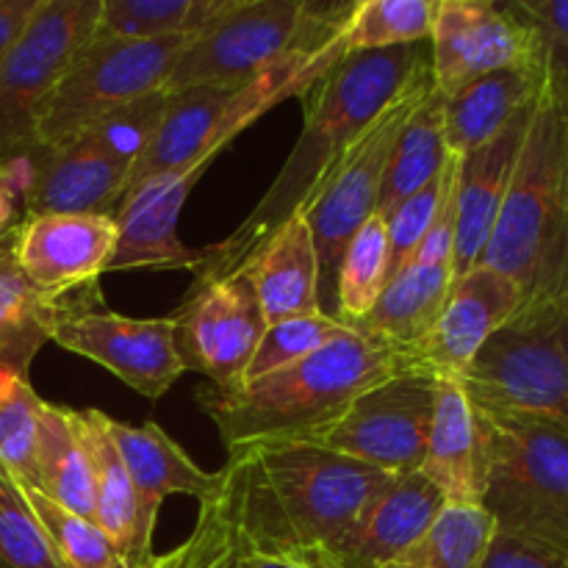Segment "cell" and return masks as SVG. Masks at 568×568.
Masks as SVG:
<instances>
[{
  "label": "cell",
  "instance_id": "29",
  "mask_svg": "<svg viewBox=\"0 0 568 568\" xmlns=\"http://www.w3.org/2000/svg\"><path fill=\"white\" fill-rule=\"evenodd\" d=\"M447 131H444V92L436 83L422 94L416 109L399 128L397 142L383 172L381 197L375 214L388 216L408 194L430 183L449 161Z\"/></svg>",
  "mask_w": 568,
  "mask_h": 568
},
{
  "label": "cell",
  "instance_id": "27",
  "mask_svg": "<svg viewBox=\"0 0 568 568\" xmlns=\"http://www.w3.org/2000/svg\"><path fill=\"white\" fill-rule=\"evenodd\" d=\"M453 281V264H408L383 286L369 314L347 327L408 353L436 325Z\"/></svg>",
  "mask_w": 568,
  "mask_h": 568
},
{
  "label": "cell",
  "instance_id": "26",
  "mask_svg": "<svg viewBox=\"0 0 568 568\" xmlns=\"http://www.w3.org/2000/svg\"><path fill=\"white\" fill-rule=\"evenodd\" d=\"M83 438L94 471V525L109 536L125 568H148L155 558L139 530V497L120 449L105 427V414L81 410Z\"/></svg>",
  "mask_w": 568,
  "mask_h": 568
},
{
  "label": "cell",
  "instance_id": "23",
  "mask_svg": "<svg viewBox=\"0 0 568 568\" xmlns=\"http://www.w3.org/2000/svg\"><path fill=\"white\" fill-rule=\"evenodd\" d=\"M111 438L120 449L125 469L131 475L133 488L139 497V530L144 544L153 547L155 519H159L161 503L172 494L186 497H209L220 483V471H205L161 430L155 422L131 427L105 416Z\"/></svg>",
  "mask_w": 568,
  "mask_h": 568
},
{
  "label": "cell",
  "instance_id": "47",
  "mask_svg": "<svg viewBox=\"0 0 568 568\" xmlns=\"http://www.w3.org/2000/svg\"><path fill=\"white\" fill-rule=\"evenodd\" d=\"M566 105H568V100H566Z\"/></svg>",
  "mask_w": 568,
  "mask_h": 568
},
{
  "label": "cell",
  "instance_id": "16",
  "mask_svg": "<svg viewBox=\"0 0 568 568\" xmlns=\"http://www.w3.org/2000/svg\"><path fill=\"white\" fill-rule=\"evenodd\" d=\"M427 44L433 83L444 94L488 72L541 64L536 33L508 6L486 0H442Z\"/></svg>",
  "mask_w": 568,
  "mask_h": 568
},
{
  "label": "cell",
  "instance_id": "20",
  "mask_svg": "<svg viewBox=\"0 0 568 568\" xmlns=\"http://www.w3.org/2000/svg\"><path fill=\"white\" fill-rule=\"evenodd\" d=\"M444 505V494L422 471L397 475L311 568H383L433 525Z\"/></svg>",
  "mask_w": 568,
  "mask_h": 568
},
{
  "label": "cell",
  "instance_id": "7",
  "mask_svg": "<svg viewBox=\"0 0 568 568\" xmlns=\"http://www.w3.org/2000/svg\"><path fill=\"white\" fill-rule=\"evenodd\" d=\"M170 94L150 92L89 128L61 150L33 153V178L26 194L28 214L114 216L133 166L148 150Z\"/></svg>",
  "mask_w": 568,
  "mask_h": 568
},
{
  "label": "cell",
  "instance_id": "46",
  "mask_svg": "<svg viewBox=\"0 0 568 568\" xmlns=\"http://www.w3.org/2000/svg\"><path fill=\"white\" fill-rule=\"evenodd\" d=\"M486 3H499V6H505V3H510V0H486Z\"/></svg>",
  "mask_w": 568,
  "mask_h": 568
},
{
  "label": "cell",
  "instance_id": "8",
  "mask_svg": "<svg viewBox=\"0 0 568 568\" xmlns=\"http://www.w3.org/2000/svg\"><path fill=\"white\" fill-rule=\"evenodd\" d=\"M458 381L480 408L568 430V300L516 311Z\"/></svg>",
  "mask_w": 568,
  "mask_h": 568
},
{
  "label": "cell",
  "instance_id": "15",
  "mask_svg": "<svg viewBox=\"0 0 568 568\" xmlns=\"http://www.w3.org/2000/svg\"><path fill=\"white\" fill-rule=\"evenodd\" d=\"M172 320L186 369H197L216 388L242 386L266 331L264 311L244 272L192 286Z\"/></svg>",
  "mask_w": 568,
  "mask_h": 568
},
{
  "label": "cell",
  "instance_id": "38",
  "mask_svg": "<svg viewBox=\"0 0 568 568\" xmlns=\"http://www.w3.org/2000/svg\"><path fill=\"white\" fill-rule=\"evenodd\" d=\"M342 331V322L333 314H325V311L270 322L264 336H261L258 347H255L253 358H250L247 372H244L242 377V386L244 383H253L258 381V377L270 375V372L283 369V366L297 364L305 355L325 347V344L331 342V338H336Z\"/></svg>",
  "mask_w": 568,
  "mask_h": 568
},
{
  "label": "cell",
  "instance_id": "5",
  "mask_svg": "<svg viewBox=\"0 0 568 568\" xmlns=\"http://www.w3.org/2000/svg\"><path fill=\"white\" fill-rule=\"evenodd\" d=\"M342 55L344 42L338 33L333 42L288 55L247 81L166 92L170 100L164 116L144 155L133 166L125 192L164 172L211 164L216 153H222V148L236 139L250 122L258 120L281 100L303 98Z\"/></svg>",
  "mask_w": 568,
  "mask_h": 568
},
{
  "label": "cell",
  "instance_id": "44",
  "mask_svg": "<svg viewBox=\"0 0 568 568\" xmlns=\"http://www.w3.org/2000/svg\"><path fill=\"white\" fill-rule=\"evenodd\" d=\"M39 6L42 0H0V61L14 48Z\"/></svg>",
  "mask_w": 568,
  "mask_h": 568
},
{
  "label": "cell",
  "instance_id": "6",
  "mask_svg": "<svg viewBox=\"0 0 568 568\" xmlns=\"http://www.w3.org/2000/svg\"><path fill=\"white\" fill-rule=\"evenodd\" d=\"M486 486L480 505L503 536L568 558V430L480 408Z\"/></svg>",
  "mask_w": 568,
  "mask_h": 568
},
{
  "label": "cell",
  "instance_id": "36",
  "mask_svg": "<svg viewBox=\"0 0 568 568\" xmlns=\"http://www.w3.org/2000/svg\"><path fill=\"white\" fill-rule=\"evenodd\" d=\"M22 491H26L39 525H42L44 532H48L61 566L64 568H125L120 552L114 549V544L109 541V536H105L92 519H83V516L61 508L59 503L44 497V494L37 491V488L22 486Z\"/></svg>",
  "mask_w": 568,
  "mask_h": 568
},
{
  "label": "cell",
  "instance_id": "13",
  "mask_svg": "<svg viewBox=\"0 0 568 568\" xmlns=\"http://www.w3.org/2000/svg\"><path fill=\"white\" fill-rule=\"evenodd\" d=\"M50 342L94 361L153 403L189 372L172 316L136 320L116 314L103 303L98 283L61 294V314Z\"/></svg>",
  "mask_w": 568,
  "mask_h": 568
},
{
  "label": "cell",
  "instance_id": "32",
  "mask_svg": "<svg viewBox=\"0 0 568 568\" xmlns=\"http://www.w3.org/2000/svg\"><path fill=\"white\" fill-rule=\"evenodd\" d=\"M442 0H355L342 26L344 53L430 42Z\"/></svg>",
  "mask_w": 568,
  "mask_h": 568
},
{
  "label": "cell",
  "instance_id": "40",
  "mask_svg": "<svg viewBox=\"0 0 568 568\" xmlns=\"http://www.w3.org/2000/svg\"><path fill=\"white\" fill-rule=\"evenodd\" d=\"M455 175H458V155H449L447 166H444L430 183H425V186L416 189L414 194H408V197H405L403 203L386 216V231H388L386 283L408 266L410 255L416 253L422 239H425L427 231H430L433 220H436L438 209H442Z\"/></svg>",
  "mask_w": 568,
  "mask_h": 568
},
{
  "label": "cell",
  "instance_id": "39",
  "mask_svg": "<svg viewBox=\"0 0 568 568\" xmlns=\"http://www.w3.org/2000/svg\"><path fill=\"white\" fill-rule=\"evenodd\" d=\"M233 536L231 497H227L225 471L209 497L200 499V514L192 532L170 552L155 555L148 568H225Z\"/></svg>",
  "mask_w": 568,
  "mask_h": 568
},
{
  "label": "cell",
  "instance_id": "1",
  "mask_svg": "<svg viewBox=\"0 0 568 568\" xmlns=\"http://www.w3.org/2000/svg\"><path fill=\"white\" fill-rule=\"evenodd\" d=\"M427 78H433L427 42L344 53L303 94V133L275 183L225 242L203 250V264L194 270L192 286L242 272L261 244L308 205L322 181L364 136L366 128Z\"/></svg>",
  "mask_w": 568,
  "mask_h": 568
},
{
  "label": "cell",
  "instance_id": "17",
  "mask_svg": "<svg viewBox=\"0 0 568 568\" xmlns=\"http://www.w3.org/2000/svg\"><path fill=\"white\" fill-rule=\"evenodd\" d=\"M521 308V288L514 277L488 264H475L453 281L447 305L436 325L408 349L410 366L438 377H460L483 344Z\"/></svg>",
  "mask_w": 568,
  "mask_h": 568
},
{
  "label": "cell",
  "instance_id": "37",
  "mask_svg": "<svg viewBox=\"0 0 568 568\" xmlns=\"http://www.w3.org/2000/svg\"><path fill=\"white\" fill-rule=\"evenodd\" d=\"M0 568H64L20 483L0 464Z\"/></svg>",
  "mask_w": 568,
  "mask_h": 568
},
{
  "label": "cell",
  "instance_id": "31",
  "mask_svg": "<svg viewBox=\"0 0 568 568\" xmlns=\"http://www.w3.org/2000/svg\"><path fill=\"white\" fill-rule=\"evenodd\" d=\"M497 527L475 503H447L433 525L383 568H483Z\"/></svg>",
  "mask_w": 568,
  "mask_h": 568
},
{
  "label": "cell",
  "instance_id": "2",
  "mask_svg": "<svg viewBox=\"0 0 568 568\" xmlns=\"http://www.w3.org/2000/svg\"><path fill=\"white\" fill-rule=\"evenodd\" d=\"M233 514L250 544L314 566L349 530L388 471L308 442H258L225 464Z\"/></svg>",
  "mask_w": 568,
  "mask_h": 568
},
{
  "label": "cell",
  "instance_id": "19",
  "mask_svg": "<svg viewBox=\"0 0 568 568\" xmlns=\"http://www.w3.org/2000/svg\"><path fill=\"white\" fill-rule=\"evenodd\" d=\"M209 164L164 172L122 194L114 211L116 247L105 272L197 270L203 250H189L178 236L183 203Z\"/></svg>",
  "mask_w": 568,
  "mask_h": 568
},
{
  "label": "cell",
  "instance_id": "21",
  "mask_svg": "<svg viewBox=\"0 0 568 568\" xmlns=\"http://www.w3.org/2000/svg\"><path fill=\"white\" fill-rule=\"evenodd\" d=\"M536 103L521 111L491 142L480 144L471 153L458 155L453 277H460L471 266L480 264L483 250L491 239L497 216L503 211L505 194H508L510 181H514L516 161H519Z\"/></svg>",
  "mask_w": 568,
  "mask_h": 568
},
{
  "label": "cell",
  "instance_id": "41",
  "mask_svg": "<svg viewBox=\"0 0 568 568\" xmlns=\"http://www.w3.org/2000/svg\"><path fill=\"white\" fill-rule=\"evenodd\" d=\"M505 6L536 33L544 87L568 100V0H510Z\"/></svg>",
  "mask_w": 568,
  "mask_h": 568
},
{
  "label": "cell",
  "instance_id": "33",
  "mask_svg": "<svg viewBox=\"0 0 568 568\" xmlns=\"http://www.w3.org/2000/svg\"><path fill=\"white\" fill-rule=\"evenodd\" d=\"M388 231L386 216L372 214L349 239L336 272V320L361 322L386 286Z\"/></svg>",
  "mask_w": 568,
  "mask_h": 568
},
{
  "label": "cell",
  "instance_id": "35",
  "mask_svg": "<svg viewBox=\"0 0 568 568\" xmlns=\"http://www.w3.org/2000/svg\"><path fill=\"white\" fill-rule=\"evenodd\" d=\"M44 399L28 377L0 369V464L17 483L37 488L39 419Z\"/></svg>",
  "mask_w": 568,
  "mask_h": 568
},
{
  "label": "cell",
  "instance_id": "9",
  "mask_svg": "<svg viewBox=\"0 0 568 568\" xmlns=\"http://www.w3.org/2000/svg\"><path fill=\"white\" fill-rule=\"evenodd\" d=\"M189 33L109 37L98 33L78 53L42 103L33 128L39 150H61L103 116L164 89L178 50Z\"/></svg>",
  "mask_w": 568,
  "mask_h": 568
},
{
  "label": "cell",
  "instance_id": "3",
  "mask_svg": "<svg viewBox=\"0 0 568 568\" xmlns=\"http://www.w3.org/2000/svg\"><path fill=\"white\" fill-rule=\"evenodd\" d=\"M405 366H410L405 349L344 325L297 364L236 388H200L197 405L211 416L227 453L244 444L300 442Z\"/></svg>",
  "mask_w": 568,
  "mask_h": 568
},
{
  "label": "cell",
  "instance_id": "43",
  "mask_svg": "<svg viewBox=\"0 0 568 568\" xmlns=\"http://www.w3.org/2000/svg\"><path fill=\"white\" fill-rule=\"evenodd\" d=\"M227 497H231V494H227ZM231 514H233V505H231ZM225 568H308V566L297 558L264 552V549L253 547L250 538L244 536L242 527H239L236 514H233V536H231V549H227V558H225Z\"/></svg>",
  "mask_w": 568,
  "mask_h": 568
},
{
  "label": "cell",
  "instance_id": "45",
  "mask_svg": "<svg viewBox=\"0 0 568 568\" xmlns=\"http://www.w3.org/2000/svg\"><path fill=\"white\" fill-rule=\"evenodd\" d=\"M305 9L316 17V20L327 22V26L342 28L347 22L349 11H353L355 0H303Z\"/></svg>",
  "mask_w": 568,
  "mask_h": 568
},
{
  "label": "cell",
  "instance_id": "28",
  "mask_svg": "<svg viewBox=\"0 0 568 568\" xmlns=\"http://www.w3.org/2000/svg\"><path fill=\"white\" fill-rule=\"evenodd\" d=\"M37 491L61 508L94 521V471L81 410L64 405H42L37 449Z\"/></svg>",
  "mask_w": 568,
  "mask_h": 568
},
{
  "label": "cell",
  "instance_id": "10",
  "mask_svg": "<svg viewBox=\"0 0 568 568\" xmlns=\"http://www.w3.org/2000/svg\"><path fill=\"white\" fill-rule=\"evenodd\" d=\"M338 33L342 28L316 20L303 0H247L189 33L164 92L247 81L288 55L333 42Z\"/></svg>",
  "mask_w": 568,
  "mask_h": 568
},
{
  "label": "cell",
  "instance_id": "22",
  "mask_svg": "<svg viewBox=\"0 0 568 568\" xmlns=\"http://www.w3.org/2000/svg\"><path fill=\"white\" fill-rule=\"evenodd\" d=\"M419 471L447 503L480 505L486 486L483 419L458 377H438L436 410Z\"/></svg>",
  "mask_w": 568,
  "mask_h": 568
},
{
  "label": "cell",
  "instance_id": "30",
  "mask_svg": "<svg viewBox=\"0 0 568 568\" xmlns=\"http://www.w3.org/2000/svg\"><path fill=\"white\" fill-rule=\"evenodd\" d=\"M59 314L61 297L33 286L11 250L0 255V369L28 377L37 353L53 336Z\"/></svg>",
  "mask_w": 568,
  "mask_h": 568
},
{
  "label": "cell",
  "instance_id": "24",
  "mask_svg": "<svg viewBox=\"0 0 568 568\" xmlns=\"http://www.w3.org/2000/svg\"><path fill=\"white\" fill-rule=\"evenodd\" d=\"M242 272L253 283L266 325L322 311L320 258L303 211L283 222Z\"/></svg>",
  "mask_w": 568,
  "mask_h": 568
},
{
  "label": "cell",
  "instance_id": "4",
  "mask_svg": "<svg viewBox=\"0 0 568 568\" xmlns=\"http://www.w3.org/2000/svg\"><path fill=\"white\" fill-rule=\"evenodd\" d=\"M480 264L514 277L521 308L568 300V105L547 87Z\"/></svg>",
  "mask_w": 568,
  "mask_h": 568
},
{
  "label": "cell",
  "instance_id": "34",
  "mask_svg": "<svg viewBox=\"0 0 568 568\" xmlns=\"http://www.w3.org/2000/svg\"><path fill=\"white\" fill-rule=\"evenodd\" d=\"M247 0H103L100 31L109 37L192 33Z\"/></svg>",
  "mask_w": 568,
  "mask_h": 568
},
{
  "label": "cell",
  "instance_id": "18",
  "mask_svg": "<svg viewBox=\"0 0 568 568\" xmlns=\"http://www.w3.org/2000/svg\"><path fill=\"white\" fill-rule=\"evenodd\" d=\"M114 247L111 214H28L17 225L11 255L33 286L61 297L98 283Z\"/></svg>",
  "mask_w": 568,
  "mask_h": 568
},
{
  "label": "cell",
  "instance_id": "14",
  "mask_svg": "<svg viewBox=\"0 0 568 568\" xmlns=\"http://www.w3.org/2000/svg\"><path fill=\"white\" fill-rule=\"evenodd\" d=\"M430 87L433 78H427L405 98H399L392 109L383 111L366 128L364 136L342 155V161L333 166L331 175L322 181V186L303 209L311 236H314L316 258H320V297L322 288H327V300L333 308H336V272L344 250L355 231L377 211L383 172H386V161L397 142L399 128L405 125L410 111Z\"/></svg>",
  "mask_w": 568,
  "mask_h": 568
},
{
  "label": "cell",
  "instance_id": "12",
  "mask_svg": "<svg viewBox=\"0 0 568 568\" xmlns=\"http://www.w3.org/2000/svg\"><path fill=\"white\" fill-rule=\"evenodd\" d=\"M438 375L405 366L361 392L342 414L300 442L347 455L388 475L422 469L436 410Z\"/></svg>",
  "mask_w": 568,
  "mask_h": 568
},
{
  "label": "cell",
  "instance_id": "11",
  "mask_svg": "<svg viewBox=\"0 0 568 568\" xmlns=\"http://www.w3.org/2000/svg\"><path fill=\"white\" fill-rule=\"evenodd\" d=\"M103 0H42L0 61V164L33 153L37 114L72 61L98 37Z\"/></svg>",
  "mask_w": 568,
  "mask_h": 568
},
{
  "label": "cell",
  "instance_id": "42",
  "mask_svg": "<svg viewBox=\"0 0 568 568\" xmlns=\"http://www.w3.org/2000/svg\"><path fill=\"white\" fill-rule=\"evenodd\" d=\"M483 568H568V558L497 532Z\"/></svg>",
  "mask_w": 568,
  "mask_h": 568
},
{
  "label": "cell",
  "instance_id": "25",
  "mask_svg": "<svg viewBox=\"0 0 568 568\" xmlns=\"http://www.w3.org/2000/svg\"><path fill=\"white\" fill-rule=\"evenodd\" d=\"M544 89V67H510L488 72L444 94V131L453 155L491 142L516 116L530 109Z\"/></svg>",
  "mask_w": 568,
  "mask_h": 568
}]
</instances>
